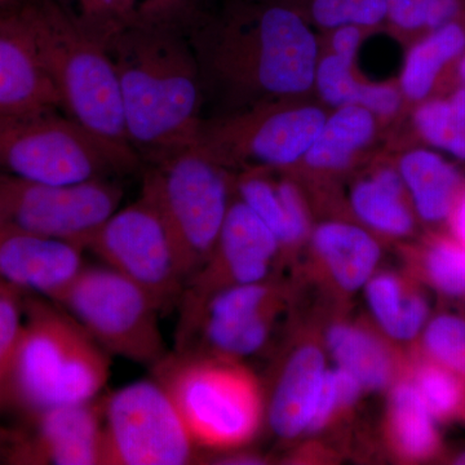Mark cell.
Returning <instances> with one entry per match:
<instances>
[{
	"instance_id": "6da1fadb",
	"label": "cell",
	"mask_w": 465,
	"mask_h": 465,
	"mask_svg": "<svg viewBox=\"0 0 465 465\" xmlns=\"http://www.w3.org/2000/svg\"><path fill=\"white\" fill-rule=\"evenodd\" d=\"M185 34L203 91L225 101L229 113L314 88L321 56L316 34L280 0H231L220 11L203 9Z\"/></svg>"
},
{
	"instance_id": "7a4b0ae2",
	"label": "cell",
	"mask_w": 465,
	"mask_h": 465,
	"mask_svg": "<svg viewBox=\"0 0 465 465\" xmlns=\"http://www.w3.org/2000/svg\"><path fill=\"white\" fill-rule=\"evenodd\" d=\"M128 143L143 166L197 145L203 84L185 30L136 23L109 42Z\"/></svg>"
},
{
	"instance_id": "3957f363",
	"label": "cell",
	"mask_w": 465,
	"mask_h": 465,
	"mask_svg": "<svg viewBox=\"0 0 465 465\" xmlns=\"http://www.w3.org/2000/svg\"><path fill=\"white\" fill-rule=\"evenodd\" d=\"M110 357L65 308L24 293L9 409L29 419L51 407L99 399L109 381Z\"/></svg>"
},
{
	"instance_id": "277c9868",
	"label": "cell",
	"mask_w": 465,
	"mask_h": 465,
	"mask_svg": "<svg viewBox=\"0 0 465 465\" xmlns=\"http://www.w3.org/2000/svg\"><path fill=\"white\" fill-rule=\"evenodd\" d=\"M11 14L54 82L63 113L97 136L133 149L106 45L85 33L56 0H21Z\"/></svg>"
},
{
	"instance_id": "5b68a950",
	"label": "cell",
	"mask_w": 465,
	"mask_h": 465,
	"mask_svg": "<svg viewBox=\"0 0 465 465\" xmlns=\"http://www.w3.org/2000/svg\"><path fill=\"white\" fill-rule=\"evenodd\" d=\"M60 112L0 115V173L69 185L116 179L143 167L133 149L97 136Z\"/></svg>"
},
{
	"instance_id": "8992f818",
	"label": "cell",
	"mask_w": 465,
	"mask_h": 465,
	"mask_svg": "<svg viewBox=\"0 0 465 465\" xmlns=\"http://www.w3.org/2000/svg\"><path fill=\"white\" fill-rule=\"evenodd\" d=\"M153 374L166 388L195 445L237 449L258 432L259 387L234 361L173 351Z\"/></svg>"
},
{
	"instance_id": "52a82bcc",
	"label": "cell",
	"mask_w": 465,
	"mask_h": 465,
	"mask_svg": "<svg viewBox=\"0 0 465 465\" xmlns=\"http://www.w3.org/2000/svg\"><path fill=\"white\" fill-rule=\"evenodd\" d=\"M232 186L228 168L200 143L145 166L142 194L163 220L188 281L219 240L231 206Z\"/></svg>"
},
{
	"instance_id": "ba28073f",
	"label": "cell",
	"mask_w": 465,
	"mask_h": 465,
	"mask_svg": "<svg viewBox=\"0 0 465 465\" xmlns=\"http://www.w3.org/2000/svg\"><path fill=\"white\" fill-rule=\"evenodd\" d=\"M110 356L155 369L168 351L154 299L109 266L85 265L57 302Z\"/></svg>"
},
{
	"instance_id": "9c48e42d",
	"label": "cell",
	"mask_w": 465,
	"mask_h": 465,
	"mask_svg": "<svg viewBox=\"0 0 465 465\" xmlns=\"http://www.w3.org/2000/svg\"><path fill=\"white\" fill-rule=\"evenodd\" d=\"M103 465H186L197 445L166 388L145 379L101 397Z\"/></svg>"
},
{
	"instance_id": "30bf717a",
	"label": "cell",
	"mask_w": 465,
	"mask_h": 465,
	"mask_svg": "<svg viewBox=\"0 0 465 465\" xmlns=\"http://www.w3.org/2000/svg\"><path fill=\"white\" fill-rule=\"evenodd\" d=\"M327 113L313 104L262 103L202 124L198 143L219 163L287 167L302 161Z\"/></svg>"
},
{
	"instance_id": "8fae6325",
	"label": "cell",
	"mask_w": 465,
	"mask_h": 465,
	"mask_svg": "<svg viewBox=\"0 0 465 465\" xmlns=\"http://www.w3.org/2000/svg\"><path fill=\"white\" fill-rule=\"evenodd\" d=\"M87 250L145 290L162 314L179 305L188 277L163 220L145 195L119 207L94 232Z\"/></svg>"
},
{
	"instance_id": "7c38bea8",
	"label": "cell",
	"mask_w": 465,
	"mask_h": 465,
	"mask_svg": "<svg viewBox=\"0 0 465 465\" xmlns=\"http://www.w3.org/2000/svg\"><path fill=\"white\" fill-rule=\"evenodd\" d=\"M124 197V186L116 179L54 185L0 173V226L85 250Z\"/></svg>"
},
{
	"instance_id": "4fadbf2b",
	"label": "cell",
	"mask_w": 465,
	"mask_h": 465,
	"mask_svg": "<svg viewBox=\"0 0 465 465\" xmlns=\"http://www.w3.org/2000/svg\"><path fill=\"white\" fill-rule=\"evenodd\" d=\"M281 243L240 197L231 202L213 252L186 283L180 311L235 284L265 282Z\"/></svg>"
},
{
	"instance_id": "5bb4252c",
	"label": "cell",
	"mask_w": 465,
	"mask_h": 465,
	"mask_svg": "<svg viewBox=\"0 0 465 465\" xmlns=\"http://www.w3.org/2000/svg\"><path fill=\"white\" fill-rule=\"evenodd\" d=\"M271 290L264 282L217 291L180 313L177 348L200 333L213 357L234 361L255 354L268 339Z\"/></svg>"
},
{
	"instance_id": "9a60e30c",
	"label": "cell",
	"mask_w": 465,
	"mask_h": 465,
	"mask_svg": "<svg viewBox=\"0 0 465 465\" xmlns=\"http://www.w3.org/2000/svg\"><path fill=\"white\" fill-rule=\"evenodd\" d=\"M16 430L5 463L103 465L101 397L90 402L51 407Z\"/></svg>"
},
{
	"instance_id": "2e32d148",
	"label": "cell",
	"mask_w": 465,
	"mask_h": 465,
	"mask_svg": "<svg viewBox=\"0 0 465 465\" xmlns=\"http://www.w3.org/2000/svg\"><path fill=\"white\" fill-rule=\"evenodd\" d=\"M84 251L70 242L0 226V281L58 302L84 268Z\"/></svg>"
},
{
	"instance_id": "e0dca14e",
	"label": "cell",
	"mask_w": 465,
	"mask_h": 465,
	"mask_svg": "<svg viewBox=\"0 0 465 465\" xmlns=\"http://www.w3.org/2000/svg\"><path fill=\"white\" fill-rule=\"evenodd\" d=\"M54 109L61 110L56 87L25 30L9 12L0 18V115Z\"/></svg>"
},
{
	"instance_id": "ac0fdd59",
	"label": "cell",
	"mask_w": 465,
	"mask_h": 465,
	"mask_svg": "<svg viewBox=\"0 0 465 465\" xmlns=\"http://www.w3.org/2000/svg\"><path fill=\"white\" fill-rule=\"evenodd\" d=\"M407 52L400 90L409 103L437 96L454 87V72L465 52V11L445 25L423 34Z\"/></svg>"
},
{
	"instance_id": "d6986e66",
	"label": "cell",
	"mask_w": 465,
	"mask_h": 465,
	"mask_svg": "<svg viewBox=\"0 0 465 465\" xmlns=\"http://www.w3.org/2000/svg\"><path fill=\"white\" fill-rule=\"evenodd\" d=\"M322 351L300 348L284 367L272 399L269 421L278 436L293 439L311 428L326 375Z\"/></svg>"
},
{
	"instance_id": "ffe728a7",
	"label": "cell",
	"mask_w": 465,
	"mask_h": 465,
	"mask_svg": "<svg viewBox=\"0 0 465 465\" xmlns=\"http://www.w3.org/2000/svg\"><path fill=\"white\" fill-rule=\"evenodd\" d=\"M397 170L419 217L430 224L449 222L465 185L457 167L433 150L414 148L400 158Z\"/></svg>"
},
{
	"instance_id": "44dd1931",
	"label": "cell",
	"mask_w": 465,
	"mask_h": 465,
	"mask_svg": "<svg viewBox=\"0 0 465 465\" xmlns=\"http://www.w3.org/2000/svg\"><path fill=\"white\" fill-rule=\"evenodd\" d=\"M313 246L333 281L345 291L366 286L381 260V247L357 225L329 222L313 232Z\"/></svg>"
},
{
	"instance_id": "7402d4cb",
	"label": "cell",
	"mask_w": 465,
	"mask_h": 465,
	"mask_svg": "<svg viewBox=\"0 0 465 465\" xmlns=\"http://www.w3.org/2000/svg\"><path fill=\"white\" fill-rule=\"evenodd\" d=\"M376 119L362 106L335 108L302 161L317 171L345 170L374 139Z\"/></svg>"
},
{
	"instance_id": "603a6c76",
	"label": "cell",
	"mask_w": 465,
	"mask_h": 465,
	"mask_svg": "<svg viewBox=\"0 0 465 465\" xmlns=\"http://www.w3.org/2000/svg\"><path fill=\"white\" fill-rule=\"evenodd\" d=\"M406 186L399 170L382 167L351 192V207L361 222L393 237L414 229V216L406 203Z\"/></svg>"
},
{
	"instance_id": "cb8c5ba5",
	"label": "cell",
	"mask_w": 465,
	"mask_h": 465,
	"mask_svg": "<svg viewBox=\"0 0 465 465\" xmlns=\"http://www.w3.org/2000/svg\"><path fill=\"white\" fill-rule=\"evenodd\" d=\"M370 309L384 331L399 341H410L427 322V300L420 293H409L399 278L379 274L366 283Z\"/></svg>"
},
{
	"instance_id": "d4e9b609",
	"label": "cell",
	"mask_w": 465,
	"mask_h": 465,
	"mask_svg": "<svg viewBox=\"0 0 465 465\" xmlns=\"http://www.w3.org/2000/svg\"><path fill=\"white\" fill-rule=\"evenodd\" d=\"M326 341L339 367L356 376L363 390L387 387L393 365L387 349L375 336L358 327L336 324L327 332Z\"/></svg>"
},
{
	"instance_id": "484cf974",
	"label": "cell",
	"mask_w": 465,
	"mask_h": 465,
	"mask_svg": "<svg viewBox=\"0 0 465 465\" xmlns=\"http://www.w3.org/2000/svg\"><path fill=\"white\" fill-rule=\"evenodd\" d=\"M391 420L394 440L403 457L424 460L436 454L440 445L436 418L425 405L414 382L402 381L394 388Z\"/></svg>"
},
{
	"instance_id": "4316f807",
	"label": "cell",
	"mask_w": 465,
	"mask_h": 465,
	"mask_svg": "<svg viewBox=\"0 0 465 465\" xmlns=\"http://www.w3.org/2000/svg\"><path fill=\"white\" fill-rule=\"evenodd\" d=\"M420 139L465 162V88L454 85L446 96L430 97L416 104L412 114Z\"/></svg>"
},
{
	"instance_id": "83f0119b",
	"label": "cell",
	"mask_w": 465,
	"mask_h": 465,
	"mask_svg": "<svg viewBox=\"0 0 465 465\" xmlns=\"http://www.w3.org/2000/svg\"><path fill=\"white\" fill-rule=\"evenodd\" d=\"M299 12L311 25L329 32L341 25H358L366 30L385 24L387 0H280Z\"/></svg>"
},
{
	"instance_id": "f1b7e54d",
	"label": "cell",
	"mask_w": 465,
	"mask_h": 465,
	"mask_svg": "<svg viewBox=\"0 0 465 465\" xmlns=\"http://www.w3.org/2000/svg\"><path fill=\"white\" fill-rule=\"evenodd\" d=\"M85 33L108 47L109 42L137 23L134 0H56Z\"/></svg>"
},
{
	"instance_id": "f546056e",
	"label": "cell",
	"mask_w": 465,
	"mask_h": 465,
	"mask_svg": "<svg viewBox=\"0 0 465 465\" xmlns=\"http://www.w3.org/2000/svg\"><path fill=\"white\" fill-rule=\"evenodd\" d=\"M465 11V0H387L385 23L409 38L445 25Z\"/></svg>"
},
{
	"instance_id": "4dcf8cb0",
	"label": "cell",
	"mask_w": 465,
	"mask_h": 465,
	"mask_svg": "<svg viewBox=\"0 0 465 465\" xmlns=\"http://www.w3.org/2000/svg\"><path fill=\"white\" fill-rule=\"evenodd\" d=\"M24 326V292L0 281V414L11 406V381Z\"/></svg>"
},
{
	"instance_id": "1f68e13d",
	"label": "cell",
	"mask_w": 465,
	"mask_h": 465,
	"mask_svg": "<svg viewBox=\"0 0 465 465\" xmlns=\"http://www.w3.org/2000/svg\"><path fill=\"white\" fill-rule=\"evenodd\" d=\"M414 382L432 415L449 420L465 409V384L454 372L430 360L418 367Z\"/></svg>"
},
{
	"instance_id": "d6a6232c",
	"label": "cell",
	"mask_w": 465,
	"mask_h": 465,
	"mask_svg": "<svg viewBox=\"0 0 465 465\" xmlns=\"http://www.w3.org/2000/svg\"><path fill=\"white\" fill-rule=\"evenodd\" d=\"M425 353L446 367L465 384V320L457 314H440L425 326Z\"/></svg>"
},
{
	"instance_id": "836d02e7",
	"label": "cell",
	"mask_w": 465,
	"mask_h": 465,
	"mask_svg": "<svg viewBox=\"0 0 465 465\" xmlns=\"http://www.w3.org/2000/svg\"><path fill=\"white\" fill-rule=\"evenodd\" d=\"M424 273L445 295L465 298V244L450 238H436L425 250Z\"/></svg>"
},
{
	"instance_id": "e575fe53",
	"label": "cell",
	"mask_w": 465,
	"mask_h": 465,
	"mask_svg": "<svg viewBox=\"0 0 465 465\" xmlns=\"http://www.w3.org/2000/svg\"><path fill=\"white\" fill-rule=\"evenodd\" d=\"M354 61L327 52L318 60L314 88L327 105H358L365 82L358 81Z\"/></svg>"
},
{
	"instance_id": "d590c367",
	"label": "cell",
	"mask_w": 465,
	"mask_h": 465,
	"mask_svg": "<svg viewBox=\"0 0 465 465\" xmlns=\"http://www.w3.org/2000/svg\"><path fill=\"white\" fill-rule=\"evenodd\" d=\"M238 197L269 226L281 244H290V229L274 183L258 171H244L237 182Z\"/></svg>"
},
{
	"instance_id": "8d00e7d4",
	"label": "cell",
	"mask_w": 465,
	"mask_h": 465,
	"mask_svg": "<svg viewBox=\"0 0 465 465\" xmlns=\"http://www.w3.org/2000/svg\"><path fill=\"white\" fill-rule=\"evenodd\" d=\"M137 23L186 29L203 11L201 0H134Z\"/></svg>"
},
{
	"instance_id": "74e56055",
	"label": "cell",
	"mask_w": 465,
	"mask_h": 465,
	"mask_svg": "<svg viewBox=\"0 0 465 465\" xmlns=\"http://www.w3.org/2000/svg\"><path fill=\"white\" fill-rule=\"evenodd\" d=\"M403 100L400 85L365 82L358 106L369 110L376 118H391L400 112Z\"/></svg>"
},
{
	"instance_id": "f35d334b",
	"label": "cell",
	"mask_w": 465,
	"mask_h": 465,
	"mask_svg": "<svg viewBox=\"0 0 465 465\" xmlns=\"http://www.w3.org/2000/svg\"><path fill=\"white\" fill-rule=\"evenodd\" d=\"M277 188L280 200L282 202L284 213L290 229V244L296 243L304 238L308 232V213L304 201L299 189L290 182H281Z\"/></svg>"
},
{
	"instance_id": "ab89813d",
	"label": "cell",
	"mask_w": 465,
	"mask_h": 465,
	"mask_svg": "<svg viewBox=\"0 0 465 465\" xmlns=\"http://www.w3.org/2000/svg\"><path fill=\"white\" fill-rule=\"evenodd\" d=\"M366 32L369 30L365 27L351 25V24L329 30L330 52L347 60L356 61L358 50Z\"/></svg>"
},
{
	"instance_id": "60d3db41",
	"label": "cell",
	"mask_w": 465,
	"mask_h": 465,
	"mask_svg": "<svg viewBox=\"0 0 465 465\" xmlns=\"http://www.w3.org/2000/svg\"><path fill=\"white\" fill-rule=\"evenodd\" d=\"M339 407H342V405L338 388H336L335 378H333L332 370H327L320 399H318L316 412H314L313 420H312L309 430H318L323 428L324 425L329 423L333 412Z\"/></svg>"
},
{
	"instance_id": "b9f144b4",
	"label": "cell",
	"mask_w": 465,
	"mask_h": 465,
	"mask_svg": "<svg viewBox=\"0 0 465 465\" xmlns=\"http://www.w3.org/2000/svg\"><path fill=\"white\" fill-rule=\"evenodd\" d=\"M449 223L452 232H454L455 240L465 244V185L461 189L457 202H455Z\"/></svg>"
},
{
	"instance_id": "7bdbcfd3",
	"label": "cell",
	"mask_w": 465,
	"mask_h": 465,
	"mask_svg": "<svg viewBox=\"0 0 465 465\" xmlns=\"http://www.w3.org/2000/svg\"><path fill=\"white\" fill-rule=\"evenodd\" d=\"M15 436H16V430L0 427V463H5Z\"/></svg>"
},
{
	"instance_id": "ee69618b",
	"label": "cell",
	"mask_w": 465,
	"mask_h": 465,
	"mask_svg": "<svg viewBox=\"0 0 465 465\" xmlns=\"http://www.w3.org/2000/svg\"><path fill=\"white\" fill-rule=\"evenodd\" d=\"M454 85H460L465 88V52L460 60L458 61L454 72Z\"/></svg>"
},
{
	"instance_id": "f6af8a7d",
	"label": "cell",
	"mask_w": 465,
	"mask_h": 465,
	"mask_svg": "<svg viewBox=\"0 0 465 465\" xmlns=\"http://www.w3.org/2000/svg\"><path fill=\"white\" fill-rule=\"evenodd\" d=\"M20 3L21 0H0V18L7 16Z\"/></svg>"
},
{
	"instance_id": "bcb514c9",
	"label": "cell",
	"mask_w": 465,
	"mask_h": 465,
	"mask_svg": "<svg viewBox=\"0 0 465 465\" xmlns=\"http://www.w3.org/2000/svg\"><path fill=\"white\" fill-rule=\"evenodd\" d=\"M454 463L459 465H465V451L461 452L460 455H458V457L455 458Z\"/></svg>"
}]
</instances>
